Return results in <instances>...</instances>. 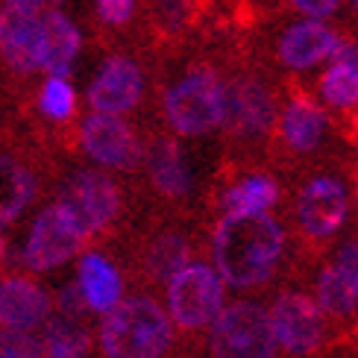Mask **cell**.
<instances>
[{"label":"cell","instance_id":"obj_1","mask_svg":"<svg viewBox=\"0 0 358 358\" xmlns=\"http://www.w3.org/2000/svg\"><path fill=\"white\" fill-rule=\"evenodd\" d=\"M282 252H285V229L276 217H271V212L223 215L215 227V271L232 288L264 285L276 273Z\"/></svg>","mask_w":358,"mask_h":358},{"label":"cell","instance_id":"obj_2","mask_svg":"<svg viewBox=\"0 0 358 358\" xmlns=\"http://www.w3.org/2000/svg\"><path fill=\"white\" fill-rule=\"evenodd\" d=\"M171 341L173 320L150 296L121 300L100 323V350L106 358H162Z\"/></svg>","mask_w":358,"mask_h":358},{"label":"cell","instance_id":"obj_3","mask_svg":"<svg viewBox=\"0 0 358 358\" xmlns=\"http://www.w3.org/2000/svg\"><path fill=\"white\" fill-rule=\"evenodd\" d=\"M208 350L215 358H276V338L267 308L250 300L223 303L208 323Z\"/></svg>","mask_w":358,"mask_h":358},{"label":"cell","instance_id":"obj_4","mask_svg":"<svg viewBox=\"0 0 358 358\" xmlns=\"http://www.w3.org/2000/svg\"><path fill=\"white\" fill-rule=\"evenodd\" d=\"M227 85L215 71H191L165 92V117L179 136H206L223 124Z\"/></svg>","mask_w":358,"mask_h":358},{"label":"cell","instance_id":"obj_5","mask_svg":"<svg viewBox=\"0 0 358 358\" xmlns=\"http://www.w3.org/2000/svg\"><path fill=\"white\" fill-rule=\"evenodd\" d=\"M168 317L179 329L197 332L215 320L227 303V282L220 279L215 264L185 262L168 276Z\"/></svg>","mask_w":358,"mask_h":358},{"label":"cell","instance_id":"obj_6","mask_svg":"<svg viewBox=\"0 0 358 358\" xmlns=\"http://www.w3.org/2000/svg\"><path fill=\"white\" fill-rule=\"evenodd\" d=\"M85 229L62 203L48 206L33 220V229L27 235L24 264L29 271H53V267L71 262L85 244Z\"/></svg>","mask_w":358,"mask_h":358},{"label":"cell","instance_id":"obj_7","mask_svg":"<svg viewBox=\"0 0 358 358\" xmlns=\"http://www.w3.org/2000/svg\"><path fill=\"white\" fill-rule=\"evenodd\" d=\"M267 317H271L276 347L291 355L315 352L326 338V315L311 296L300 291L279 294L271 311H267Z\"/></svg>","mask_w":358,"mask_h":358},{"label":"cell","instance_id":"obj_8","mask_svg":"<svg viewBox=\"0 0 358 358\" xmlns=\"http://www.w3.org/2000/svg\"><path fill=\"white\" fill-rule=\"evenodd\" d=\"M73 220L85 229V235H97L121 212V191L106 173L100 171H77L59 197Z\"/></svg>","mask_w":358,"mask_h":358},{"label":"cell","instance_id":"obj_9","mask_svg":"<svg viewBox=\"0 0 358 358\" xmlns=\"http://www.w3.org/2000/svg\"><path fill=\"white\" fill-rule=\"evenodd\" d=\"M83 150L97 165L112 171H132L141 162V141L121 115L92 112L80 127Z\"/></svg>","mask_w":358,"mask_h":358},{"label":"cell","instance_id":"obj_10","mask_svg":"<svg viewBox=\"0 0 358 358\" xmlns=\"http://www.w3.org/2000/svg\"><path fill=\"white\" fill-rule=\"evenodd\" d=\"M350 215V197L347 188L338 176H317L300 191L296 200V220L308 238L323 241L332 238Z\"/></svg>","mask_w":358,"mask_h":358},{"label":"cell","instance_id":"obj_11","mask_svg":"<svg viewBox=\"0 0 358 358\" xmlns=\"http://www.w3.org/2000/svg\"><path fill=\"white\" fill-rule=\"evenodd\" d=\"M144 94V73L127 56H112L100 65L97 77L88 85V103L94 112L127 115L138 106Z\"/></svg>","mask_w":358,"mask_h":358},{"label":"cell","instance_id":"obj_12","mask_svg":"<svg viewBox=\"0 0 358 358\" xmlns=\"http://www.w3.org/2000/svg\"><path fill=\"white\" fill-rule=\"evenodd\" d=\"M80 48L83 36L77 24L59 9H41L36 33V68L53 77H68L73 59L80 56Z\"/></svg>","mask_w":358,"mask_h":358},{"label":"cell","instance_id":"obj_13","mask_svg":"<svg viewBox=\"0 0 358 358\" xmlns=\"http://www.w3.org/2000/svg\"><path fill=\"white\" fill-rule=\"evenodd\" d=\"M273 97L256 80H238L227 88V106H223V124L244 138H259L273 127Z\"/></svg>","mask_w":358,"mask_h":358},{"label":"cell","instance_id":"obj_14","mask_svg":"<svg viewBox=\"0 0 358 358\" xmlns=\"http://www.w3.org/2000/svg\"><path fill=\"white\" fill-rule=\"evenodd\" d=\"M50 294L27 276L0 282V326L15 332H33L50 317Z\"/></svg>","mask_w":358,"mask_h":358},{"label":"cell","instance_id":"obj_15","mask_svg":"<svg viewBox=\"0 0 358 358\" xmlns=\"http://www.w3.org/2000/svg\"><path fill=\"white\" fill-rule=\"evenodd\" d=\"M38 15L29 9L3 6L0 12V53L15 73H33L36 68V33Z\"/></svg>","mask_w":358,"mask_h":358},{"label":"cell","instance_id":"obj_16","mask_svg":"<svg viewBox=\"0 0 358 358\" xmlns=\"http://www.w3.org/2000/svg\"><path fill=\"white\" fill-rule=\"evenodd\" d=\"M338 44V36L317 18L300 21L291 29H285V36L279 41V56L282 62L294 71H308L320 65L323 59H329Z\"/></svg>","mask_w":358,"mask_h":358},{"label":"cell","instance_id":"obj_17","mask_svg":"<svg viewBox=\"0 0 358 358\" xmlns=\"http://www.w3.org/2000/svg\"><path fill=\"white\" fill-rule=\"evenodd\" d=\"M77 288L85 300V308L106 315L109 308H115L124 296V279L117 273V267L100 256V252H85L77 267Z\"/></svg>","mask_w":358,"mask_h":358},{"label":"cell","instance_id":"obj_18","mask_svg":"<svg viewBox=\"0 0 358 358\" xmlns=\"http://www.w3.org/2000/svg\"><path fill=\"white\" fill-rule=\"evenodd\" d=\"M279 129H282V141L296 153H311L317 150L320 141L326 138L329 129V117L308 97H294L285 112L279 117Z\"/></svg>","mask_w":358,"mask_h":358},{"label":"cell","instance_id":"obj_19","mask_svg":"<svg viewBox=\"0 0 358 358\" xmlns=\"http://www.w3.org/2000/svg\"><path fill=\"white\" fill-rule=\"evenodd\" d=\"M147 171H150L153 185L165 194V197H185L191 191V168L179 150V144L159 138L150 153H147Z\"/></svg>","mask_w":358,"mask_h":358},{"label":"cell","instance_id":"obj_20","mask_svg":"<svg viewBox=\"0 0 358 358\" xmlns=\"http://www.w3.org/2000/svg\"><path fill=\"white\" fill-rule=\"evenodd\" d=\"M36 179L18 159L0 156V223H12L29 206Z\"/></svg>","mask_w":358,"mask_h":358},{"label":"cell","instance_id":"obj_21","mask_svg":"<svg viewBox=\"0 0 358 358\" xmlns=\"http://www.w3.org/2000/svg\"><path fill=\"white\" fill-rule=\"evenodd\" d=\"M276 200L279 188L273 179L264 173H252L227 191L223 206H227V215H264L276 206Z\"/></svg>","mask_w":358,"mask_h":358},{"label":"cell","instance_id":"obj_22","mask_svg":"<svg viewBox=\"0 0 358 358\" xmlns=\"http://www.w3.org/2000/svg\"><path fill=\"white\" fill-rule=\"evenodd\" d=\"M44 358H88L92 341L77 317L56 315L44 320Z\"/></svg>","mask_w":358,"mask_h":358},{"label":"cell","instance_id":"obj_23","mask_svg":"<svg viewBox=\"0 0 358 358\" xmlns=\"http://www.w3.org/2000/svg\"><path fill=\"white\" fill-rule=\"evenodd\" d=\"M315 303L320 306L323 315H329V317H350L358 311V294L350 288V282L329 264V267H323L320 276H317Z\"/></svg>","mask_w":358,"mask_h":358},{"label":"cell","instance_id":"obj_24","mask_svg":"<svg viewBox=\"0 0 358 358\" xmlns=\"http://www.w3.org/2000/svg\"><path fill=\"white\" fill-rule=\"evenodd\" d=\"M320 97L335 109L358 106V65L332 62V68L320 77Z\"/></svg>","mask_w":358,"mask_h":358},{"label":"cell","instance_id":"obj_25","mask_svg":"<svg viewBox=\"0 0 358 358\" xmlns=\"http://www.w3.org/2000/svg\"><path fill=\"white\" fill-rule=\"evenodd\" d=\"M185 262H188V244H185V238H179V235H162L159 241L150 244V252H147V267H150V273L165 279V282Z\"/></svg>","mask_w":358,"mask_h":358},{"label":"cell","instance_id":"obj_26","mask_svg":"<svg viewBox=\"0 0 358 358\" xmlns=\"http://www.w3.org/2000/svg\"><path fill=\"white\" fill-rule=\"evenodd\" d=\"M38 106L50 121H68L73 109H77V94H73V85L68 83V77H53L50 73V80L41 85Z\"/></svg>","mask_w":358,"mask_h":358},{"label":"cell","instance_id":"obj_27","mask_svg":"<svg viewBox=\"0 0 358 358\" xmlns=\"http://www.w3.org/2000/svg\"><path fill=\"white\" fill-rule=\"evenodd\" d=\"M0 358H44L41 341L33 332H0Z\"/></svg>","mask_w":358,"mask_h":358},{"label":"cell","instance_id":"obj_28","mask_svg":"<svg viewBox=\"0 0 358 358\" xmlns=\"http://www.w3.org/2000/svg\"><path fill=\"white\" fill-rule=\"evenodd\" d=\"M332 267L350 282V288L358 294V238H350V241H344L338 247Z\"/></svg>","mask_w":358,"mask_h":358},{"label":"cell","instance_id":"obj_29","mask_svg":"<svg viewBox=\"0 0 358 358\" xmlns=\"http://www.w3.org/2000/svg\"><path fill=\"white\" fill-rule=\"evenodd\" d=\"M132 9H136V0H97V15L109 27H121L132 18Z\"/></svg>","mask_w":358,"mask_h":358},{"label":"cell","instance_id":"obj_30","mask_svg":"<svg viewBox=\"0 0 358 358\" xmlns=\"http://www.w3.org/2000/svg\"><path fill=\"white\" fill-rule=\"evenodd\" d=\"M59 315H68V317H80L83 315V308H85V300H83V294L77 285H68L62 288V294H59Z\"/></svg>","mask_w":358,"mask_h":358},{"label":"cell","instance_id":"obj_31","mask_svg":"<svg viewBox=\"0 0 358 358\" xmlns=\"http://www.w3.org/2000/svg\"><path fill=\"white\" fill-rule=\"evenodd\" d=\"M185 12H188V0H162L159 6V18L165 21L168 27H179L185 21Z\"/></svg>","mask_w":358,"mask_h":358},{"label":"cell","instance_id":"obj_32","mask_svg":"<svg viewBox=\"0 0 358 358\" xmlns=\"http://www.w3.org/2000/svg\"><path fill=\"white\" fill-rule=\"evenodd\" d=\"M291 3L300 12H306L308 18H326V15H332L338 9L341 0H291Z\"/></svg>","mask_w":358,"mask_h":358},{"label":"cell","instance_id":"obj_33","mask_svg":"<svg viewBox=\"0 0 358 358\" xmlns=\"http://www.w3.org/2000/svg\"><path fill=\"white\" fill-rule=\"evenodd\" d=\"M332 62H347V65H358V44L352 41H341L335 44V50H332Z\"/></svg>","mask_w":358,"mask_h":358},{"label":"cell","instance_id":"obj_34","mask_svg":"<svg viewBox=\"0 0 358 358\" xmlns=\"http://www.w3.org/2000/svg\"><path fill=\"white\" fill-rule=\"evenodd\" d=\"M48 3H50V0H3V6H12V9H29V12H41Z\"/></svg>","mask_w":358,"mask_h":358},{"label":"cell","instance_id":"obj_35","mask_svg":"<svg viewBox=\"0 0 358 358\" xmlns=\"http://www.w3.org/2000/svg\"><path fill=\"white\" fill-rule=\"evenodd\" d=\"M3 250H6V244H3V235H0V262H3Z\"/></svg>","mask_w":358,"mask_h":358},{"label":"cell","instance_id":"obj_36","mask_svg":"<svg viewBox=\"0 0 358 358\" xmlns=\"http://www.w3.org/2000/svg\"><path fill=\"white\" fill-rule=\"evenodd\" d=\"M50 3H59V0H50Z\"/></svg>","mask_w":358,"mask_h":358},{"label":"cell","instance_id":"obj_37","mask_svg":"<svg viewBox=\"0 0 358 358\" xmlns=\"http://www.w3.org/2000/svg\"><path fill=\"white\" fill-rule=\"evenodd\" d=\"M355 6H358V0H355Z\"/></svg>","mask_w":358,"mask_h":358}]
</instances>
